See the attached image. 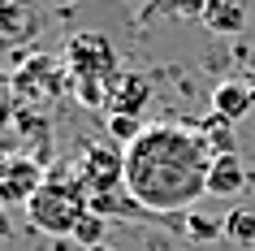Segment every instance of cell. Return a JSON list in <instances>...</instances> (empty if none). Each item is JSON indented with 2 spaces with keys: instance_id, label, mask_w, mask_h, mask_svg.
Here are the masks:
<instances>
[{
  "instance_id": "6da1fadb",
  "label": "cell",
  "mask_w": 255,
  "mask_h": 251,
  "mask_svg": "<svg viewBox=\"0 0 255 251\" xmlns=\"http://www.w3.org/2000/svg\"><path fill=\"white\" fill-rule=\"evenodd\" d=\"M212 156L195 126L156 121L126 147V195L147 212H186L208 195Z\"/></svg>"
},
{
  "instance_id": "7a4b0ae2",
  "label": "cell",
  "mask_w": 255,
  "mask_h": 251,
  "mask_svg": "<svg viewBox=\"0 0 255 251\" xmlns=\"http://www.w3.org/2000/svg\"><path fill=\"white\" fill-rule=\"evenodd\" d=\"M82 212H87V186L78 178V165H61V169H52L43 178V186L26 204V221L35 230H43V234L65 238V234H74Z\"/></svg>"
},
{
  "instance_id": "3957f363",
  "label": "cell",
  "mask_w": 255,
  "mask_h": 251,
  "mask_svg": "<svg viewBox=\"0 0 255 251\" xmlns=\"http://www.w3.org/2000/svg\"><path fill=\"white\" fill-rule=\"evenodd\" d=\"M65 65H69V82H100V87H108V78L121 69L113 39L100 30H82L65 43Z\"/></svg>"
},
{
  "instance_id": "277c9868",
  "label": "cell",
  "mask_w": 255,
  "mask_h": 251,
  "mask_svg": "<svg viewBox=\"0 0 255 251\" xmlns=\"http://www.w3.org/2000/svg\"><path fill=\"white\" fill-rule=\"evenodd\" d=\"M43 165L30 156H9L0 165V204H30L35 191L43 186Z\"/></svg>"
},
{
  "instance_id": "5b68a950",
  "label": "cell",
  "mask_w": 255,
  "mask_h": 251,
  "mask_svg": "<svg viewBox=\"0 0 255 251\" xmlns=\"http://www.w3.org/2000/svg\"><path fill=\"white\" fill-rule=\"evenodd\" d=\"M151 100V82L143 74H130V69H117L104 87V113H130V117H143V108Z\"/></svg>"
},
{
  "instance_id": "8992f818",
  "label": "cell",
  "mask_w": 255,
  "mask_h": 251,
  "mask_svg": "<svg viewBox=\"0 0 255 251\" xmlns=\"http://www.w3.org/2000/svg\"><path fill=\"white\" fill-rule=\"evenodd\" d=\"M255 108V87L242 78H225L212 87V113L225 121H242L247 113Z\"/></svg>"
},
{
  "instance_id": "52a82bcc",
  "label": "cell",
  "mask_w": 255,
  "mask_h": 251,
  "mask_svg": "<svg viewBox=\"0 0 255 251\" xmlns=\"http://www.w3.org/2000/svg\"><path fill=\"white\" fill-rule=\"evenodd\" d=\"M242 191H247V165H242V156H216L212 169H208V195L234 199Z\"/></svg>"
},
{
  "instance_id": "ba28073f",
  "label": "cell",
  "mask_w": 255,
  "mask_h": 251,
  "mask_svg": "<svg viewBox=\"0 0 255 251\" xmlns=\"http://www.w3.org/2000/svg\"><path fill=\"white\" fill-rule=\"evenodd\" d=\"M199 17L212 35H242L247 30V4L242 0H208Z\"/></svg>"
},
{
  "instance_id": "9c48e42d",
  "label": "cell",
  "mask_w": 255,
  "mask_h": 251,
  "mask_svg": "<svg viewBox=\"0 0 255 251\" xmlns=\"http://www.w3.org/2000/svg\"><path fill=\"white\" fill-rule=\"evenodd\" d=\"M195 134L203 139V147H208V156H238V143H234V121L216 117V113H208V117L195 126Z\"/></svg>"
},
{
  "instance_id": "30bf717a",
  "label": "cell",
  "mask_w": 255,
  "mask_h": 251,
  "mask_svg": "<svg viewBox=\"0 0 255 251\" xmlns=\"http://www.w3.org/2000/svg\"><path fill=\"white\" fill-rule=\"evenodd\" d=\"M35 30V9L26 0H0V39H26Z\"/></svg>"
},
{
  "instance_id": "8fae6325",
  "label": "cell",
  "mask_w": 255,
  "mask_h": 251,
  "mask_svg": "<svg viewBox=\"0 0 255 251\" xmlns=\"http://www.w3.org/2000/svg\"><path fill=\"white\" fill-rule=\"evenodd\" d=\"M225 225V238L234 247H255V212L251 208H234L229 217H221Z\"/></svg>"
},
{
  "instance_id": "7c38bea8",
  "label": "cell",
  "mask_w": 255,
  "mask_h": 251,
  "mask_svg": "<svg viewBox=\"0 0 255 251\" xmlns=\"http://www.w3.org/2000/svg\"><path fill=\"white\" fill-rule=\"evenodd\" d=\"M104 126H108V139H113L121 152H126L138 134L147 130V126H143V117H130V113H104Z\"/></svg>"
},
{
  "instance_id": "4fadbf2b",
  "label": "cell",
  "mask_w": 255,
  "mask_h": 251,
  "mask_svg": "<svg viewBox=\"0 0 255 251\" xmlns=\"http://www.w3.org/2000/svg\"><path fill=\"white\" fill-rule=\"evenodd\" d=\"M104 225H108V221L100 217V212L87 208V212L78 217V225H74V238H78V247H82V251L100 247V243H104Z\"/></svg>"
},
{
  "instance_id": "5bb4252c",
  "label": "cell",
  "mask_w": 255,
  "mask_h": 251,
  "mask_svg": "<svg viewBox=\"0 0 255 251\" xmlns=\"http://www.w3.org/2000/svg\"><path fill=\"white\" fill-rule=\"evenodd\" d=\"M186 234L195 243H212V238H225V225L216 217H203V212H186Z\"/></svg>"
},
{
  "instance_id": "9a60e30c",
  "label": "cell",
  "mask_w": 255,
  "mask_h": 251,
  "mask_svg": "<svg viewBox=\"0 0 255 251\" xmlns=\"http://www.w3.org/2000/svg\"><path fill=\"white\" fill-rule=\"evenodd\" d=\"M177 9H182V13H203V4H208V0H173Z\"/></svg>"
},
{
  "instance_id": "2e32d148",
  "label": "cell",
  "mask_w": 255,
  "mask_h": 251,
  "mask_svg": "<svg viewBox=\"0 0 255 251\" xmlns=\"http://www.w3.org/2000/svg\"><path fill=\"white\" fill-rule=\"evenodd\" d=\"M91 251H117V247H108V243H100V247H91Z\"/></svg>"
},
{
  "instance_id": "e0dca14e",
  "label": "cell",
  "mask_w": 255,
  "mask_h": 251,
  "mask_svg": "<svg viewBox=\"0 0 255 251\" xmlns=\"http://www.w3.org/2000/svg\"><path fill=\"white\" fill-rule=\"evenodd\" d=\"M251 87H255V82H251Z\"/></svg>"
}]
</instances>
